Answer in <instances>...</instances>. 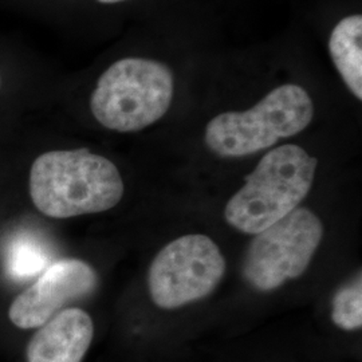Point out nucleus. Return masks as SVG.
Instances as JSON below:
<instances>
[{
  "label": "nucleus",
  "mask_w": 362,
  "mask_h": 362,
  "mask_svg": "<svg viewBox=\"0 0 362 362\" xmlns=\"http://www.w3.org/2000/svg\"><path fill=\"white\" fill-rule=\"evenodd\" d=\"M30 196L40 214L69 219L116 207L124 181L116 165L88 149L50 151L30 170Z\"/></svg>",
  "instance_id": "f257e3e1"
},
{
  "label": "nucleus",
  "mask_w": 362,
  "mask_h": 362,
  "mask_svg": "<svg viewBox=\"0 0 362 362\" xmlns=\"http://www.w3.org/2000/svg\"><path fill=\"white\" fill-rule=\"evenodd\" d=\"M318 160L286 144L267 152L246 184L226 206V220L242 233L257 235L285 218L310 192Z\"/></svg>",
  "instance_id": "f03ea898"
},
{
  "label": "nucleus",
  "mask_w": 362,
  "mask_h": 362,
  "mask_svg": "<svg viewBox=\"0 0 362 362\" xmlns=\"http://www.w3.org/2000/svg\"><path fill=\"white\" fill-rule=\"evenodd\" d=\"M173 93V73L165 64L124 58L107 67L98 79L90 110L106 129L139 132L165 116Z\"/></svg>",
  "instance_id": "7ed1b4c3"
},
{
  "label": "nucleus",
  "mask_w": 362,
  "mask_h": 362,
  "mask_svg": "<svg viewBox=\"0 0 362 362\" xmlns=\"http://www.w3.org/2000/svg\"><path fill=\"white\" fill-rule=\"evenodd\" d=\"M314 104L302 86L287 83L245 112H226L208 122L204 140L220 157H245L269 149L310 125Z\"/></svg>",
  "instance_id": "20e7f679"
},
{
  "label": "nucleus",
  "mask_w": 362,
  "mask_h": 362,
  "mask_svg": "<svg viewBox=\"0 0 362 362\" xmlns=\"http://www.w3.org/2000/svg\"><path fill=\"white\" fill-rule=\"evenodd\" d=\"M324 238V226L310 209L296 208L251 240L243 260L247 284L272 291L306 272Z\"/></svg>",
  "instance_id": "39448f33"
},
{
  "label": "nucleus",
  "mask_w": 362,
  "mask_h": 362,
  "mask_svg": "<svg viewBox=\"0 0 362 362\" xmlns=\"http://www.w3.org/2000/svg\"><path fill=\"white\" fill-rule=\"evenodd\" d=\"M226 272V259L206 235H185L170 242L149 269V293L161 309H177L209 296Z\"/></svg>",
  "instance_id": "423d86ee"
},
{
  "label": "nucleus",
  "mask_w": 362,
  "mask_h": 362,
  "mask_svg": "<svg viewBox=\"0 0 362 362\" xmlns=\"http://www.w3.org/2000/svg\"><path fill=\"white\" fill-rule=\"evenodd\" d=\"M97 286L98 276L88 263L79 259L57 260L13 299L8 318L19 329H38L71 300L90 296Z\"/></svg>",
  "instance_id": "0eeeda50"
},
{
  "label": "nucleus",
  "mask_w": 362,
  "mask_h": 362,
  "mask_svg": "<svg viewBox=\"0 0 362 362\" xmlns=\"http://www.w3.org/2000/svg\"><path fill=\"white\" fill-rule=\"evenodd\" d=\"M93 337L94 324L86 311L64 309L31 337L27 345V362H82Z\"/></svg>",
  "instance_id": "6e6552de"
},
{
  "label": "nucleus",
  "mask_w": 362,
  "mask_h": 362,
  "mask_svg": "<svg viewBox=\"0 0 362 362\" xmlns=\"http://www.w3.org/2000/svg\"><path fill=\"white\" fill-rule=\"evenodd\" d=\"M329 52L337 71L353 95L362 100V16L344 18L329 38Z\"/></svg>",
  "instance_id": "1a4fd4ad"
},
{
  "label": "nucleus",
  "mask_w": 362,
  "mask_h": 362,
  "mask_svg": "<svg viewBox=\"0 0 362 362\" xmlns=\"http://www.w3.org/2000/svg\"><path fill=\"white\" fill-rule=\"evenodd\" d=\"M333 322L344 330H356L362 326L361 279L341 288L333 299Z\"/></svg>",
  "instance_id": "9d476101"
},
{
  "label": "nucleus",
  "mask_w": 362,
  "mask_h": 362,
  "mask_svg": "<svg viewBox=\"0 0 362 362\" xmlns=\"http://www.w3.org/2000/svg\"><path fill=\"white\" fill-rule=\"evenodd\" d=\"M49 259L42 247L30 239H18L10 250L8 267L15 276L38 274L46 267Z\"/></svg>",
  "instance_id": "9b49d317"
},
{
  "label": "nucleus",
  "mask_w": 362,
  "mask_h": 362,
  "mask_svg": "<svg viewBox=\"0 0 362 362\" xmlns=\"http://www.w3.org/2000/svg\"><path fill=\"white\" fill-rule=\"evenodd\" d=\"M100 3H104V4H115V3H119V1H125V0H98Z\"/></svg>",
  "instance_id": "f8f14e48"
}]
</instances>
